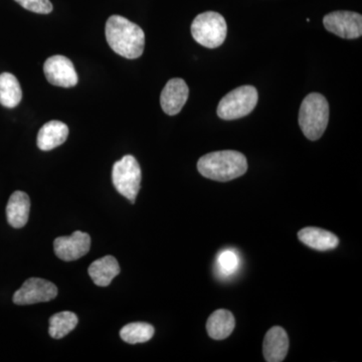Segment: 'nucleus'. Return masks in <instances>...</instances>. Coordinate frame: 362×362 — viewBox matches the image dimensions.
<instances>
[{"instance_id":"obj_22","label":"nucleus","mask_w":362,"mask_h":362,"mask_svg":"<svg viewBox=\"0 0 362 362\" xmlns=\"http://www.w3.org/2000/svg\"><path fill=\"white\" fill-rule=\"evenodd\" d=\"M26 11L35 13L47 14L52 11V4L49 0H16Z\"/></svg>"},{"instance_id":"obj_5","label":"nucleus","mask_w":362,"mask_h":362,"mask_svg":"<svg viewBox=\"0 0 362 362\" xmlns=\"http://www.w3.org/2000/svg\"><path fill=\"white\" fill-rule=\"evenodd\" d=\"M258 90L252 86H242L221 100L218 115L223 120H235L249 115L258 103Z\"/></svg>"},{"instance_id":"obj_4","label":"nucleus","mask_w":362,"mask_h":362,"mask_svg":"<svg viewBox=\"0 0 362 362\" xmlns=\"http://www.w3.org/2000/svg\"><path fill=\"white\" fill-rule=\"evenodd\" d=\"M228 25L221 14L214 11L199 14L192 25V35L195 42L207 49H216L226 40Z\"/></svg>"},{"instance_id":"obj_21","label":"nucleus","mask_w":362,"mask_h":362,"mask_svg":"<svg viewBox=\"0 0 362 362\" xmlns=\"http://www.w3.org/2000/svg\"><path fill=\"white\" fill-rule=\"evenodd\" d=\"M240 258L232 250L221 252L218 257V269L223 275L230 276L239 269Z\"/></svg>"},{"instance_id":"obj_3","label":"nucleus","mask_w":362,"mask_h":362,"mask_svg":"<svg viewBox=\"0 0 362 362\" xmlns=\"http://www.w3.org/2000/svg\"><path fill=\"white\" fill-rule=\"evenodd\" d=\"M329 121V105L323 95L311 93L302 102L299 111V125L311 141L323 135Z\"/></svg>"},{"instance_id":"obj_12","label":"nucleus","mask_w":362,"mask_h":362,"mask_svg":"<svg viewBox=\"0 0 362 362\" xmlns=\"http://www.w3.org/2000/svg\"><path fill=\"white\" fill-rule=\"evenodd\" d=\"M289 350V338L280 326L272 327L264 339L263 352L266 361L281 362L284 361Z\"/></svg>"},{"instance_id":"obj_16","label":"nucleus","mask_w":362,"mask_h":362,"mask_svg":"<svg viewBox=\"0 0 362 362\" xmlns=\"http://www.w3.org/2000/svg\"><path fill=\"white\" fill-rule=\"evenodd\" d=\"M88 272L95 284L107 287L120 273V266L113 256H106L93 262Z\"/></svg>"},{"instance_id":"obj_7","label":"nucleus","mask_w":362,"mask_h":362,"mask_svg":"<svg viewBox=\"0 0 362 362\" xmlns=\"http://www.w3.org/2000/svg\"><path fill=\"white\" fill-rule=\"evenodd\" d=\"M58 296V288L54 283L40 278L26 280L20 290L13 295V303L32 305L49 302Z\"/></svg>"},{"instance_id":"obj_6","label":"nucleus","mask_w":362,"mask_h":362,"mask_svg":"<svg viewBox=\"0 0 362 362\" xmlns=\"http://www.w3.org/2000/svg\"><path fill=\"white\" fill-rule=\"evenodd\" d=\"M112 180L117 192L134 204L141 185V168L134 156H124L114 163Z\"/></svg>"},{"instance_id":"obj_8","label":"nucleus","mask_w":362,"mask_h":362,"mask_svg":"<svg viewBox=\"0 0 362 362\" xmlns=\"http://www.w3.org/2000/svg\"><path fill=\"white\" fill-rule=\"evenodd\" d=\"M324 28L342 39H358L362 35L361 14L352 11H333L323 18Z\"/></svg>"},{"instance_id":"obj_18","label":"nucleus","mask_w":362,"mask_h":362,"mask_svg":"<svg viewBox=\"0 0 362 362\" xmlns=\"http://www.w3.org/2000/svg\"><path fill=\"white\" fill-rule=\"evenodd\" d=\"M23 98L20 82L11 73L0 75V104L6 108H14L21 103Z\"/></svg>"},{"instance_id":"obj_9","label":"nucleus","mask_w":362,"mask_h":362,"mask_svg":"<svg viewBox=\"0 0 362 362\" xmlns=\"http://www.w3.org/2000/svg\"><path fill=\"white\" fill-rule=\"evenodd\" d=\"M45 78L52 85L71 88L78 84L77 71L70 59L64 56H52L44 65Z\"/></svg>"},{"instance_id":"obj_11","label":"nucleus","mask_w":362,"mask_h":362,"mask_svg":"<svg viewBox=\"0 0 362 362\" xmlns=\"http://www.w3.org/2000/svg\"><path fill=\"white\" fill-rule=\"evenodd\" d=\"M189 90L182 78H171L162 90L160 104L162 110L169 116L177 115L187 103Z\"/></svg>"},{"instance_id":"obj_14","label":"nucleus","mask_w":362,"mask_h":362,"mask_svg":"<svg viewBox=\"0 0 362 362\" xmlns=\"http://www.w3.org/2000/svg\"><path fill=\"white\" fill-rule=\"evenodd\" d=\"M69 128L61 121H49L45 123L37 134V146L42 151H49L66 141Z\"/></svg>"},{"instance_id":"obj_2","label":"nucleus","mask_w":362,"mask_h":362,"mask_svg":"<svg viewBox=\"0 0 362 362\" xmlns=\"http://www.w3.org/2000/svg\"><path fill=\"white\" fill-rule=\"evenodd\" d=\"M197 169L209 180L226 182L244 175L247 170V161L240 152L223 150L201 157Z\"/></svg>"},{"instance_id":"obj_1","label":"nucleus","mask_w":362,"mask_h":362,"mask_svg":"<svg viewBox=\"0 0 362 362\" xmlns=\"http://www.w3.org/2000/svg\"><path fill=\"white\" fill-rule=\"evenodd\" d=\"M106 40L116 54L134 59L142 56L145 47L144 32L139 25L120 16H112L106 23Z\"/></svg>"},{"instance_id":"obj_17","label":"nucleus","mask_w":362,"mask_h":362,"mask_svg":"<svg viewBox=\"0 0 362 362\" xmlns=\"http://www.w3.org/2000/svg\"><path fill=\"white\" fill-rule=\"evenodd\" d=\"M235 321L232 312L220 309L214 311L206 323L209 337L214 340H223L232 334L235 329Z\"/></svg>"},{"instance_id":"obj_13","label":"nucleus","mask_w":362,"mask_h":362,"mask_svg":"<svg viewBox=\"0 0 362 362\" xmlns=\"http://www.w3.org/2000/svg\"><path fill=\"white\" fill-rule=\"evenodd\" d=\"M30 211V197L20 190L14 192L6 206L7 221L14 228H23L28 223Z\"/></svg>"},{"instance_id":"obj_20","label":"nucleus","mask_w":362,"mask_h":362,"mask_svg":"<svg viewBox=\"0 0 362 362\" xmlns=\"http://www.w3.org/2000/svg\"><path fill=\"white\" fill-rule=\"evenodd\" d=\"M154 327L148 323L134 322L124 326L120 330V337L129 344H137L149 341L153 337Z\"/></svg>"},{"instance_id":"obj_19","label":"nucleus","mask_w":362,"mask_h":362,"mask_svg":"<svg viewBox=\"0 0 362 362\" xmlns=\"http://www.w3.org/2000/svg\"><path fill=\"white\" fill-rule=\"evenodd\" d=\"M78 316L70 311L59 312L49 318V335L54 339L66 337L78 325Z\"/></svg>"},{"instance_id":"obj_15","label":"nucleus","mask_w":362,"mask_h":362,"mask_svg":"<svg viewBox=\"0 0 362 362\" xmlns=\"http://www.w3.org/2000/svg\"><path fill=\"white\" fill-rule=\"evenodd\" d=\"M298 238L303 244L317 251H328L335 249L339 240L334 233L319 228H304L298 233Z\"/></svg>"},{"instance_id":"obj_10","label":"nucleus","mask_w":362,"mask_h":362,"mask_svg":"<svg viewBox=\"0 0 362 362\" xmlns=\"http://www.w3.org/2000/svg\"><path fill=\"white\" fill-rule=\"evenodd\" d=\"M90 247V237L87 233L77 230L70 237L57 238L54 250L57 257L63 261H75L84 257Z\"/></svg>"}]
</instances>
